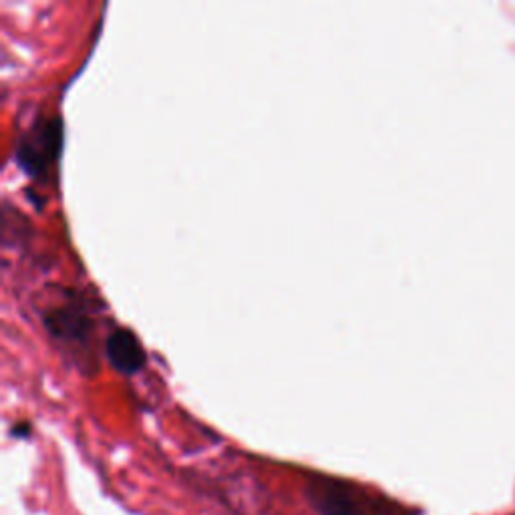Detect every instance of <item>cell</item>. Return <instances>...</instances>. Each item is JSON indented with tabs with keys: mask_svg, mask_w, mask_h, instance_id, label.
<instances>
[{
	"mask_svg": "<svg viewBox=\"0 0 515 515\" xmlns=\"http://www.w3.org/2000/svg\"><path fill=\"white\" fill-rule=\"evenodd\" d=\"M306 493L320 515H417L385 495L324 475L312 477Z\"/></svg>",
	"mask_w": 515,
	"mask_h": 515,
	"instance_id": "6da1fadb",
	"label": "cell"
},
{
	"mask_svg": "<svg viewBox=\"0 0 515 515\" xmlns=\"http://www.w3.org/2000/svg\"><path fill=\"white\" fill-rule=\"evenodd\" d=\"M63 149V121L59 115H41L17 141V163L33 180H47Z\"/></svg>",
	"mask_w": 515,
	"mask_h": 515,
	"instance_id": "7a4b0ae2",
	"label": "cell"
},
{
	"mask_svg": "<svg viewBox=\"0 0 515 515\" xmlns=\"http://www.w3.org/2000/svg\"><path fill=\"white\" fill-rule=\"evenodd\" d=\"M45 324L55 338L67 342V345H81L93 332V320L79 304H63L49 310L45 314Z\"/></svg>",
	"mask_w": 515,
	"mask_h": 515,
	"instance_id": "3957f363",
	"label": "cell"
},
{
	"mask_svg": "<svg viewBox=\"0 0 515 515\" xmlns=\"http://www.w3.org/2000/svg\"><path fill=\"white\" fill-rule=\"evenodd\" d=\"M105 355L115 371L135 375L145 365V353L139 338L127 328H115L105 340Z\"/></svg>",
	"mask_w": 515,
	"mask_h": 515,
	"instance_id": "277c9868",
	"label": "cell"
}]
</instances>
